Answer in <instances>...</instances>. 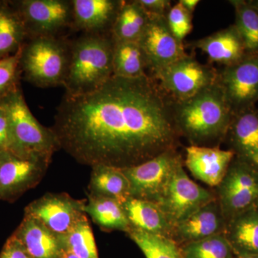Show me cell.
<instances>
[{"mask_svg": "<svg viewBox=\"0 0 258 258\" xmlns=\"http://www.w3.org/2000/svg\"><path fill=\"white\" fill-rule=\"evenodd\" d=\"M51 128L60 149L91 167H132L179 144L172 101L148 75L113 76L93 92L64 94Z\"/></svg>", "mask_w": 258, "mask_h": 258, "instance_id": "obj_1", "label": "cell"}, {"mask_svg": "<svg viewBox=\"0 0 258 258\" xmlns=\"http://www.w3.org/2000/svg\"><path fill=\"white\" fill-rule=\"evenodd\" d=\"M178 134L190 145L217 147L225 142L234 113L217 83L189 99L172 101Z\"/></svg>", "mask_w": 258, "mask_h": 258, "instance_id": "obj_2", "label": "cell"}, {"mask_svg": "<svg viewBox=\"0 0 258 258\" xmlns=\"http://www.w3.org/2000/svg\"><path fill=\"white\" fill-rule=\"evenodd\" d=\"M111 33H81L71 39L64 94L81 96L96 91L113 76Z\"/></svg>", "mask_w": 258, "mask_h": 258, "instance_id": "obj_3", "label": "cell"}, {"mask_svg": "<svg viewBox=\"0 0 258 258\" xmlns=\"http://www.w3.org/2000/svg\"><path fill=\"white\" fill-rule=\"evenodd\" d=\"M9 120V151L26 159L50 161L54 153L60 149L52 128L40 124L27 105L20 87L2 102Z\"/></svg>", "mask_w": 258, "mask_h": 258, "instance_id": "obj_4", "label": "cell"}, {"mask_svg": "<svg viewBox=\"0 0 258 258\" xmlns=\"http://www.w3.org/2000/svg\"><path fill=\"white\" fill-rule=\"evenodd\" d=\"M69 36L28 39L22 47V79L38 88L63 86L71 57Z\"/></svg>", "mask_w": 258, "mask_h": 258, "instance_id": "obj_5", "label": "cell"}, {"mask_svg": "<svg viewBox=\"0 0 258 258\" xmlns=\"http://www.w3.org/2000/svg\"><path fill=\"white\" fill-rule=\"evenodd\" d=\"M13 3L23 20L27 40L67 37L74 31L71 0H18Z\"/></svg>", "mask_w": 258, "mask_h": 258, "instance_id": "obj_6", "label": "cell"}, {"mask_svg": "<svg viewBox=\"0 0 258 258\" xmlns=\"http://www.w3.org/2000/svg\"><path fill=\"white\" fill-rule=\"evenodd\" d=\"M215 193L227 221L258 208V169L234 157Z\"/></svg>", "mask_w": 258, "mask_h": 258, "instance_id": "obj_7", "label": "cell"}, {"mask_svg": "<svg viewBox=\"0 0 258 258\" xmlns=\"http://www.w3.org/2000/svg\"><path fill=\"white\" fill-rule=\"evenodd\" d=\"M217 73L187 54L153 74V78L171 101H181L216 83Z\"/></svg>", "mask_w": 258, "mask_h": 258, "instance_id": "obj_8", "label": "cell"}, {"mask_svg": "<svg viewBox=\"0 0 258 258\" xmlns=\"http://www.w3.org/2000/svg\"><path fill=\"white\" fill-rule=\"evenodd\" d=\"M215 192L192 181L184 169V161L176 166L157 205L174 226L216 199Z\"/></svg>", "mask_w": 258, "mask_h": 258, "instance_id": "obj_9", "label": "cell"}, {"mask_svg": "<svg viewBox=\"0 0 258 258\" xmlns=\"http://www.w3.org/2000/svg\"><path fill=\"white\" fill-rule=\"evenodd\" d=\"M181 162V154L174 149L139 165L121 169L130 183L131 197L157 203Z\"/></svg>", "mask_w": 258, "mask_h": 258, "instance_id": "obj_10", "label": "cell"}, {"mask_svg": "<svg viewBox=\"0 0 258 258\" xmlns=\"http://www.w3.org/2000/svg\"><path fill=\"white\" fill-rule=\"evenodd\" d=\"M86 200H78L66 193H47L25 209V216L40 222L48 230L64 235L86 215Z\"/></svg>", "mask_w": 258, "mask_h": 258, "instance_id": "obj_11", "label": "cell"}, {"mask_svg": "<svg viewBox=\"0 0 258 258\" xmlns=\"http://www.w3.org/2000/svg\"><path fill=\"white\" fill-rule=\"evenodd\" d=\"M51 162L0 152V200L13 203L40 182Z\"/></svg>", "mask_w": 258, "mask_h": 258, "instance_id": "obj_12", "label": "cell"}, {"mask_svg": "<svg viewBox=\"0 0 258 258\" xmlns=\"http://www.w3.org/2000/svg\"><path fill=\"white\" fill-rule=\"evenodd\" d=\"M216 83L234 113L254 106L258 101V54L218 71Z\"/></svg>", "mask_w": 258, "mask_h": 258, "instance_id": "obj_13", "label": "cell"}, {"mask_svg": "<svg viewBox=\"0 0 258 258\" xmlns=\"http://www.w3.org/2000/svg\"><path fill=\"white\" fill-rule=\"evenodd\" d=\"M149 21L138 43L152 74L187 55L184 42L171 32L166 17L149 15Z\"/></svg>", "mask_w": 258, "mask_h": 258, "instance_id": "obj_14", "label": "cell"}, {"mask_svg": "<svg viewBox=\"0 0 258 258\" xmlns=\"http://www.w3.org/2000/svg\"><path fill=\"white\" fill-rule=\"evenodd\" d=\"M226 224L216 198L173 226L171 239L179 246L197 242L223 234Z\"/></svg>", "mask_w": 258, "mask_h": 258, "instance_id": "obj_15", "label": "cell"}, {"mask_svg": "<svg viewBox=\"0 0 258 258\" xmlns=\"http://www.w3.org/2000/svg\"><path fill=\"white\" fill-rule=\"evenodd\" d=\"M184 164L197 179L217 187L235 157L233 152L218 147L191 146L185 149Z\"/></svg>", "mask_w": 258, "mask_h": 258, "instance_id": "obj_16", "label": "cell"}, {"mask_svg": "<svg viewBox=\"0 0 258 258\" xmlns=\"http://www.w3.org/2000/svg\"><path fill=\"white\" fill-rule=\"evenodd\" d=\"M225 141L235 157L258 169V111L254 106L234 114Z\"/></svg>", "mask_w": 258, "mask_h": 258, "instance_id": "obj_17", "label": "cell"}, {"mask_svg": "<svg viewBox=\"0 0 258 258\" xmlns=\"http://www.w3.org/2000/svg\"><path fill=\"white\" fill-rule=\"evenodd\" d=\"M74 30L81 33H111L123 0H71Z\"/></svg>", "mask_w": 258, "mask_h": 258, "instance_id": "obj_18", "label": "cell"}, {"mask_svg": "<svg viewBox=\"0 0 258 258\" xmlns=\"http://www.w3.org/2000/svg\"><path fill=\"white\" fill-rule=\"evenodd\" d=\"M186 46L203 51L210 62L225 67L238 63L248 55L234 25L190 42Z\"/></svg>", "mask_w": 258, "mask_h": 258, "instance_id": "obj_19", "label": "cell"}, {"mask_svg": "<svg viewBox=\"0 0 258 258\" xmlns=\"http://www.w3.org/2000/svg\"><path fill=\"white\" fill-rule=\"evenodd\" d=\"M31 258H62L66 249L61 236L32 217L23 220L13 234Z\"/></svg>", "mask_w": 258, "mask_h": 258, "instance_id": "obj_20", "label": "cell"}, {"mask_svg": "<svg viewBox=\"0 0 258 258\" xmlns=\"http://www.w3.org/2000/svg\"><path fill=\"white\" fill-rule=\"evenodd\" d=\"M122 205L132 228L171 239L173 226L157 204L130 197Z\"/></svg>", "mask_w": 258, "mask_h": 258, "instance_id": "obj_21", "label": "cell"}, {"mask_svg": "<svg viewBox=\"0 0 258 258\" xmlns=\"http://www.w3.org/2000/svg\"><path fill=\"white\" fill-rule=\"evenodd\" d=\"M224 235L235 255L258 256V208L227 220Z\"/></svg>", "mask_w": 258, "mask_h": 258, "instance_id": "obj_22", "label": "cell"}, {"mask_svg": "<svg viewBox=\"0 0 258 258\" xmlns=\"http://www.w3.org/2000/svg\"><path fill=\"white\" fill-rule=\"evenodd\" d=\"M91 168L90 195L113 199L121 204L130 198V183L121 169L106 165Z\"/></svg>", "mask_w": 258, "mask_h": 258, "instance_id": "obj_23", "label": "cell"}, {"mask_svg": "<svg viewBox=\"0 0 258 258\" xmlns=\"http://www.w3.org/2000/svg\"><path fill=\"white\" fill-rule=\"evenodd\" d=\"M26 40L23 20L13 1H0V60L17 53Z\"/></svg>", "mask_w": 258, "mask_h": 258, "instance_id": "obj_24", "label": "cell"}, {"mask_svg": "<svg viewBox=\"0 0 258 258\" xmlns=\"http://www.w3.org/2000/svg\"><path fill=\"white\" fill-rule=\"evenodd\" d=\"M85 212L102 230H120L128 233L132 228L123 205L113 199L88 195Z\"/></svg>", "mask_w": 258, "mask_h": 258, "instance_id": "obj_25", "label": "cell"}, {"mask_svg": "<svg viewBox=\"0 0 258 258\" xmlns=\"http://www.w3.org/2000/svg\"><path fill=\"white\" fill-rule=\"evenodd\" d=\"M149 16L138 0L123 1L111 28L113 40L138 42Z\"/></svg>", "mask_w": 258, "mask_h": 258, "instance_id": "obj_26", "label": "cell"}, {"mask_svg": "<svg viewBox=\"0 0 258 258\" xmlns=\"http://www.w3.org/2000/svg\"><path fill=\"white\" fill-rule=\"evenodd\" d=\"M146 69L147 62L138 42L114 40L113 76L125 79H138L147 76Z\"/></svg>", "mask_w": 258, "mask_h": 258, "instance_id": "obj_27", "label": "cell"}, {"mask_svg": "<svg viewBox=\"0 0 258 258\" xmlns=\"http://www.w3.org/2000/svg\"><path fill=\"white\" fill-rule=\"evenodd\" d=\"M235 13V26L247 55L258 54V10L249 1L231 0Z\"/></svg>", "mask_w": 258, "mask_h": 258, "instance_id": "obj_28", "label": "cell"}, {"mask_svg": "<svg viewBox=\"0 0 258 258\" xmlns=\"http://www.w3.org/2000/svg\"><path fill=\"white\" fill-rule=\"evenodd\" d=\"M127 234L146 258H181L179 246L169 237L135 228L131 229Z\"/></svg>", "mask_w": 258, "mask_h": 258, "instance_id": "obj_29", "label": "cell"}, {"mask_svg": "<svg viewBox=\"0 0 258 258\" xmlns=\"http://www.w3.org/2000/svg\"><path fill=\"white\" fill-rule=\"evenodd\" d=\"M60 236L66 252H71L80 258H99L87 215L66 235Z\"/></svg>", "mask_w": 258, "mask_h": 258, "instance_id": "obj_30", "label": "cell"}, {"mask_svg": "<svg viewBox=\"0 0 258 258\" xmlns=\"http://www.w3.org/2000/svg\"><path fill=\"white\" fill-rule=\"evenodd\" d=\"M181 258H234L235 253L225 235L220 234L204 240L179 246Z\"/></svg>", "mask_w": 258, "mask_h": 258, "instance_id": "obj_31", "label": "cell"}, {"mask_svg": "<svg viewBox=\"0 0 258 258\" xmlns=\"http://www.w3.org/2000/svg\"><path fill=\"white\" fill-rule=\"evenodd\" d=\"M21 49L15 55L0 60V103L21 87L22 76L20 69Z\"/></svg>", "mask_w": 258, "mask_h": 258, "instance_id": "obj_32", "label": "cell"}, {"mask_svg": "<svg viewBox=\"0 0 258 258\" xmlns=\"http://www.w3.org/2000/svg\"><path fill=\"white\" fill-rule=\"evenodd\" d=\"M192 13L185 9L179 2L171 7L166 15L168 26L176 38L184 42L193 28Z\"/></svg>", "mask_w": 258, "mask_h": 258, "instance_id": "obj_33", "label": "cell"}, {"mask_svg": "<svg viewBox=\"0 0 258 258\" xmlns=\"http://www.w3.org/2000/svg\"><path fill=\"white\" fill-rule=\"evenodd\" d=\"M0 258H31L23 244L15 237L10 236L0 252Z\"/></svg>", "mask_w": 258, "mask_h": 258, "instance_id": "obj_34", "label": "cell"}, {"mask_svg": "<svg viewBox=\"0 0 258 258\" xmlns=\"http://www.w3.org/2000/svg\"><path fill=\"white\" fill-rule=\"evenodd\" d=\"M144 10L152 16L166 17L171 7L170 0H138Z\"/></svg>", "mask_w": 258, "mask_h": 258, "instance_id": "obj_35", "label": "cell"}, {"mask_svg": "<svg viewBox=\"0 0 258 258\" xmlns=\"http://www.w3.org/2000/svg\"><path fill=\"white\" fill-rule=\"evenodd\" d=\"M10 145L9 120L5 106L0 103V152L9 151Z\"/></svg>", "mask_w": 258, "mask_h": 258, "instance_id": "obj_36", "label": "cell"}, {"mask_svg": "<svg viewBox=\"0 0 258 258\" xmlns=\"http://www.w3.org/2000/svg\"><path fill=\"white\" fill-rule=\"evenodd\" d=\"M179 3L184 7L185 9L193 14L200 1V0H179Z\"/></svg>", "mask_w": 258, "mask_h": 258, "instance_id": "obj_37", "label": "cell"}, {"mask_svg": "<svg viewBox=\"0 0 258 258\" xmlns=\"http://www.w3.org/2000/svg\"><path fill=\"white\" fill-rule=\"evenodd\" d=\"M62 258H80L77 257V256L75 255L74 254L71 253V252H64L63 256H62Z\"/></svg>", "mask_w": 258, "mask_h": 258, "instance_id": "obj_38", "label": "cell"}, {"mask_svg": "<svg viewBox=\"0 0 258 258\" xmlns=\"http://www.w3.org/2000/svg\"><path fill=\"white\" fill-rule=\"evenodd\" d=\"M234 258H258L257 255H235Z\"/></svg>", "mask_w": 258, "mask_h": 258, "instance_id": "obj_39", "label": "cell"}, {"mask_svg": "<svg viewBox=\"0 0 258 258\" xmlns=\"http://www.w3.org/2000/svg\"><path fill=\"white\" fill-rule=\"evenodd\" d=\"M249 2H250L251 4L254 5L258 10V0H251V1Z\"/></svg>", "mask_w": 258, "mask_h": 258, "instance_id": "obj_40", "label": "cell"}]
</instances>
